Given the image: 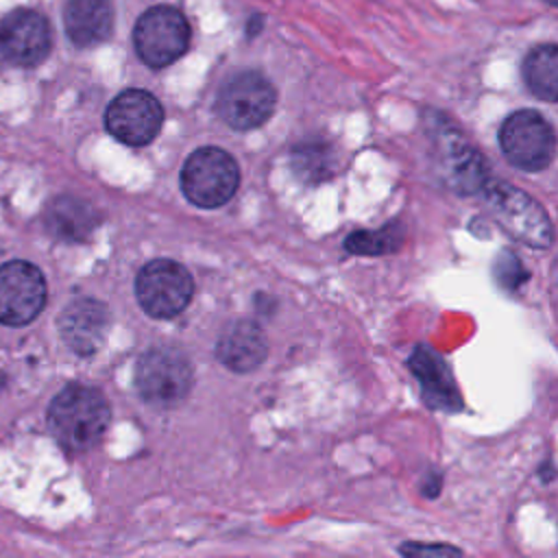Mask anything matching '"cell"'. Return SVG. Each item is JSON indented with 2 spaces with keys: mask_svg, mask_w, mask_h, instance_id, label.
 <instances>
[{
  "mask_svg": "<svg viewBox=\"0 0 558 558\" xmlns=\"http://www.w3.org/2000/svg\"><path fill=\"white\" fill-rule=\"evenodd\" d=\"M111 410L98 388L68 384L48 405V429L68 453H85L100 442Z\"/></svg>",
  "mask_w": 558,
  "mask_h": 558,
  "instance_id": "obj_1",
  "label": "cell"
},
{
  "mask_svg": "<svg viewBox=\"0 0 558 558\" xmlns=\"http://www.w3.org/2000/svg\"><path fill=\"white\" fill-rule=\"evenodd\" d=\"M240 185L238 161L218 146L196 148L183 163L181 190L185 198L203 209L225 205Z\"/></svg>",
  "mask_w": 558,
  "mask_h": 558,
  "instance_id": "obj_2",
  "label": "cell"
},
{
  "mask_svg": "<svg viewBox=\"0 0 558 558\" xmlns=\"http://www.w3.org/2000/svg\"><path fill=\"white\" fill-rule=\"evenodd\" d=\"M482 187L490 216L514 240L534 248H547L551 244L554 233L549 216L532 196L504 181L484 183Z\"/></svg>",
  "mask_w": 558,
  "mask_h": 558,
  "instance_id": "obj_3",
  "label": "cell"
},
{
  "mask_svg": "<svg viewBox=\"0 0 558 558\" xmlns=\"http://www.w3.org/2000/svg\"><path fill=\"white\" fill-rule=\"evenodd\" d=\"M190 39L187 17L172 4L146 9L133 28L135 52L148 68H166L181 59L190 48Z\"/></svg>",
  "mask_w": 558,
  "mask_h": 558,
  "instance_id": "obj_4",
  "label": "cell"
},
{
  "mask_svg": "<svg viewBox=\"0 0 558 558\" xmlns=\"http://www.w3.org/2000/svg\"><path fill=\"white\" fill-rule=\"evenodd\" d=\"M135 386L146 403L174 408L192 388V366L179 349L153 347L137 360Z\"/></svg>",
  "mask_w": 558,
  "mask_h": 558,
  "instance_id": "obj_5",
  "label": "cell"
},
{
  "mask_svg": "<svg viewBox=\"0 0 558 558\" xmlns=\"http://www.w3.org/2000/svg\"><path fill=\"white\" fill-rule=\"evenodd\" d=\"M277 92L272 83L255 70L233 74L218 92L216 111L235 131L262 126L275 111Z\"/></svg>",
  "mask_w": 558,
  "mask_h": 558,
  "instance_id": "obj_6",
  "label": "cell"
},
{
  "mask_svg": "<svg viewBox=\"0 0 558 558\" xmlns=\"http://www.w3.org/2000/svg\"><path fill=\"white\" fill-rule=\"evenodd\" d=\"M194 294L190 270L174 259H153L137 272L135 296L153 318H172L187 307Z\"/></svg>",
  "mask_w": 558,
  "mask_h": 558,
  "instance_id": "obj_7",
  "label": "cell"
},
{
  "mask_svg": "<svg viewBox=\"0 0 558 558\" xmlns=\"http://www.w3.org/2000/svg\"><path fill=\"white\" fill-rule=\"evenodd\" d=\"M554 129L534 109L510 113L499 129V146L506 159L525 172H538L551 163Z\"/></svg>",
  "mask_w": 558,
  "mask_h": 558,
  "instance_id": "obj_8",
  "label": "cell"
},
{
  "mask_svg": "<svg viewBox=\"0 0 558 558\" xmlns=\"http://www.w3.org/2000/svg\"><path fill=\"white\" fill-rule=\"evenodd\" d=\"M46 279L26 259H11L0 266V325L24 327L46 305Z\"/></svg>",
  "mask_w": 558,
  "mask_h": 558,
  "instance_id": "obj_9",
  "label": "cell"
},
{
  "mask_svg": "<svg viewBox=\"0 0 558 558\" xmlns=\"http://www.w3.org/2000/svg\"><path fill=\"white\" fill-rule=\"evenodd\" d=\"M52 50V28L46 15L17 7L0 20V54L17 68H35Z\"/></svg>",
  "mask_w": 558,
  "mask_h": 558,
  "instance_id": "obj_10",
  "label": "cell"
},
{
  "mask_svg": "<svg viewBox=\"0 0 558 558\" xmlns=\"http://www.w3.org/2000/svg\"><path fill=\"white\" fill-rule=\"evenodd\" d=\"M163 107L146 89L120 92L105 111L107 131L126 146H146L161 131Z\"/></svg>",
  "mask_w": 558,
  "mask_h": 558,
  "instance_id": "obj_11",
  "label": "cell"
},
{
  "mask_svg": "<svg viewBox=\"0 0 558 558\" xmlns=\"http://www.w3.org/2000/svg\"><path fill=\"white\" fill-rule=\"evenodd\" d=\"M109 331V310L105 303L81 296L74 299L59 316L61 340L78 355L96 353Z\"/></svg>",
  "mask_w": 558,
  "mask_h": 558,
  "instance_id": "obj_12",
  "label": "cell"
},
{
  "mask_svg": "<svg viewBox=\"0 0 558 558\" xmlns=\"http://www.w3.org/2000/svg\"><path fill=\"white\" fill-rule=\"evenodd\" d=\"M63 28L76 48H94L113 33V7L109 0H68Z\"/></svg>",
  "mask_w": 558,
  "mask_h": 558,
  "instance_id": "obj_13",
  "label": "cell"
},
{
  "mask_svg": "<svg viewBox=\"0 0 558 558\" xmlns=\"http://www.w3.org/2000/svg\"><path fill=\"white\" fill-rule=\"evenodd\" d=\"M266 336L253 320L231 323L216 344V357L235 373H248L257 368L266 360Z\"/></svg>",
  "mask_w": 558,
  "mask_h": 558,
  "instance_id": "obj_14",
  "label": "cell"
},
{
  "mask_svg": "<svg viewBox=\"0 0 558 558\" xmlns=\"http://www.w3.org/2000/svg\"><path fill=\"white\" fill-rule=\"evenodd\" d=\"M46 229L63 242H83L98 225L96 209L76 196L63 194L48 203L44 211Z\"/></svg>",
  "mask_w": 558,
  "mask_h": 558,
  "instance_id": "obj_15",
  "label": "cell"
},
{
  "mask_svg": "<svg viewBox=\"0 0 558 558\" xmlns=\"http://www.w3.org/2000/svg\"><path fill=\"white\" fill-rule=\"evenodd\" d=\"M410 366L414 375L421 379L425 399H429V403L447 410L460 408V397L456 395L451 373L436 353H432L427 347H416V351L410 357Z\"/></svg>",
  "mask_w": 558,
  "mask_h": 558,
  "instance_id": "obj_16",
  "label": "cell"
},
{
  "mask_svg": "<svg viewBox=\"0 0 558 558\" xmlns=\"http://www.w3.org/2000/svg\"><path fill=\"white\" fill-rule=\"evenodd\" d=\"M451 135V133H449ZM445 177L460 194H469L486 183V166L482 155L456 133L445 142Z\"/></svg>",
  "mask_w": 558,
  "mask_h": 558,
  "instance_id": "obj_17",
  "label": "cell"
},
{
  "mask_svg": "<svg viewBox=\"0 0 558 558\" xmlns=\"http://www.w3.org/2000/svg\"><path fill=\"white\" fill-rule=\"evenodd\" d=\"M523 81L527 89L547 102L558 100V46L541 44L523 59Z\"/></svg>",
  "mask_w": 558,
  "mask_h": 558,
  "instance_id": "obj_18",
  "label": "cell"
},
{
  "mask_svg": "<svg viewBox=\"0 0 558 558\" xmlns=\"http://www.w3.org/2000/svg\"><path fill=\"white\" fill-rule=\"evenodd\" d=\"M401 244V229L399 225H388L377 231H357L347 238L344 246L351 253L360 255H381L399 248Z\"/></svg>",
  "mask_w": 558,
  "mask_h": 558,
  "instance_id": "obj_19",
  "label": "cell"
},
{
  "mask_svg": "<svg viewBox=\"0 0 558 558\" xmlns=\"http://www.w3.org/2000/svg\"><path fill=\"white\" fill-rule=\"evenodd\" d=\"M292 166L299 172V177L307 179L310 183H316L331 174V153L325 144H305L294 148Z\"/></svg>",
  "mask_w": 558,
  "mask_h": 558,
  "instance_id": "obj_20",
  "label": "cell"
},
{
  "mask_svg": "<svg viewBox=\"0 0 558 558\" xmlns=\"http://www.w3.org/2000/svg\"><path fill=\"white\" fill-rule=\"evenodd\" d=\"M399 551L405 554V556H423V554H434V556H440V554L451 556V554H456L458 556L460 554V549H456L451 545H418V543L403 545Z\"/></svg>",
  "mask_w": 558,
  "mask_h": 558,
  "instance_id": "obj_21",
  "label": "cell"
},
{
  "mask_svg": "<svg viewBox=\"0 0 558 558\" xmlns=\"http://www.w3.org/2000/svg\"><path fill=\"white\" fill-rule=\"evenodd\" d=\"M264 17L262 15H251V20L246 22V37H255L262 31Z\"/></svg>",
  "mask_w": 558,
  "mask_h": 558,
  "instance_id": "obj_22",
  "label": "cell"
},
{
  "mask_svg": "<svg viewBox=\"0 0 558 558\" xmlns=\"http://www.w3.org/2000/svg\"><path fill=\"white\" fill-rule=\"evenodd\" d=\"M549 7H558V0H545Z\"/></svg>",
  "mask_w": 558,
  "mask_h": 558,
  "instance_id": "obj_23",
  "label": "cell"
}]
</instances>
